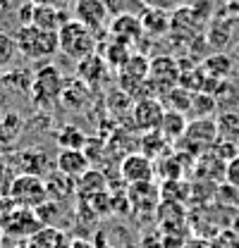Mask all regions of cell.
<instances>
[{
	"label": "cell",
	"mask_w": 239,
	"mask_h": 248,
	"mask_svg": "<svg viewBox=\"0 0 239 248\" xmlns=\"http://www.w3.org/2000/svg\"><path fill=\"white\" fill-rule=\"evenodd\" d=\"M108 33L113 38H118L122 43H137L141 36H144V27H141V19L139 15H120L113 17L110 24H108Z\"/></svg>",
	"instance_id": "14"
},
{
	"label": "cell",
	"mask_w": 239,
	"mask_h": 248,
	"mask_svg": "<svg viewBox=\"0 0 239 248\" xmlns=\"http://www.w3.org/2000/svg\"><path fill=\"white\" fill-rule=\"evenodd\" d=\"M129 55H132V53H129V46L110 36L108 48L103 50V55H101V58L105 60V64H108V67H115V69H120V67L127 62V58H129Z\"/></svg>",
	"instance_id": "22"
},
{
	"label": "cell",
	"mask_w": 239,
	"mask_h": 248,
	"mask_svg": "<svg viewBox=\"0 0 239 248\" xmlns=\"http://www.w3.org/2000/svg\"><path fill=\"white\" fill-rule=\"evenodd\" d=\"M2 241H5V232H2V224H0V246H2Z\"/></svg>",
	"instance_id": "36"
},
{
	"label": "cell",
	"mask_w": 239,
	"mask_h": 248,
	"mask_svg": "<svg viewBox=\"0 0 239 248\" xmlns=\"http://www.w3.org/2000/svg\"><path fill=\"white\" fill-rule=\"evenodd\" d=\"M31 5H43V7H62L65 0H29Z\"/></svg>",
	"instance_id": "33"
},
{
	"label": "cell",
	"mask_w": 239,
	"mask_h": 248,
	"mask_svg": "<svg viewBox=\"0 0 239 248\" xmlns=\"http://www.w3.org/2000/svg\"><path fill=\"white\" fill-rule=\"evenodd\" d=\"M182 141L187 143L189 151H194V155H204L218 143L215 120H210V117H194V120H189Z\"/></svg>",
	"instance_id": "8"
},
{
	"label": "cell",
	"mask_w": 239,
	"mask_h": 248,
	"mask_svg": "<svg viewBox=\"0 0 239 248\" xmlns=\"http://www.w3.org/2000/svg\"><path fill=\"white\" fill-rule=\"evenodd\" d=\"M215 98L210 93H194V100H191V112L194 117H208L215 112Z\"/></svg>",
	"instance_id": "27"
},
{
	"label": "cell",
	"mask_w": 239,
	"mask_h": 248,
	"mask_svg": "<svg viewBox=\"0 0 239 248\" xmlns=\"http://www.w3.org/2000/svg\"><path fill=\"white\" fill-rule=\"evenodd\" d=\"M149 64L151 60L144 55H129L127 62L118 69V84L120 91H124L127 95H139L146 89L149 81Z\"/></svg>",
	"instance_id": "6"
},
{
	"label": "cell",
	"mask_w": 239,
	"mask_h": 248,
	"mask_svg": "<svg viewBox=\"0 0 239 248\" xmlns=\"http://www.w3.org/2000/svg\"><path fill=\"white\" fill-rule=\"evenodd\" d=\"M163 115H165V105H163L158 98H141V100L134 103V108H132L134 126L141 129V131H146V134L160 129Z\"/></svg>",
	"instance_id": "11"
},
{
	"label": "cell",
	"mask_w": 239,
	"mask_h": 248,
	"mask_svg": "<svg viewBox=\"0 0 239 248\" xmlns=\"http://www.w3.org/2000/svg\"><path fill=\"white\" fill-rule=\"evenodd\" d=\"M17 43H15V36L7 33V31L0 29V69H7L15 58H17Z\"/></svg>",
	"instance_id": "25"
},
{
	"label": "cell",
	"mask_w": 239,
	"mask_h": 248,
	"mask_svg": "<svg viewBox=\"0 0 239 248\" xmlns=\"http://www.w3.org/2000/svg\"><path fill=\"white\" fill-rule=\"evenodd\" d=\"M204 72H210L215 79H222V77L230 72V60H227L225 55H215V58H210V60L204 64Z\"/></svg>",
	"instance_id": "29"
},
{
	"label": "cell",
	"mask_w": 239,
	"mask_h": 248,
	"mask_svg": "<svg viewBox=\"0 0 239 248\" xmlns=\"http://www.w3.org/2000/svg\"><path fill=\"white\" fill-rule=\"evenodd\" d=\"M55 170L72 179H79L84 172L91 170V160L84 153V148H60L58 157H55Z\"/></svg>",
	"instance_id": "13"
},
{
	"label": "cell",
	"mask_w": 239,
	"mask_h": 248,
	"mask_svg": "<svg viewBox=\"0 0 239 248\" xmlns=\"http://www.w3.org/2000/svg\"><path fill=\"white\" fill-rule=\"evenodd\" d=\"M0 89H2V86H0ZM0 93H2V91H0Z\"/></svg>",
	"instance_id": "37"
},
{
	"label": "cell",
	"mask_w": 239,
	"mask_h": 248,
	"mask_svg": "<svg viewBox=\"0 0 239 248\" xmlns=\"http://www.w3.org/2000/svg\"><path fill=\"white\" fill-rule=\"evenodd\" d=\"M144 7H153V10H165V12H172L177 10L182 0H141Z\"/></svg>",
	"instance_id": "31"
},
{
	"label": "cell",
	"mask_w": 239,
	"mask_h": 248,
	"mask_svg": "<svg viewBox=\"0 0 239 248\" xmlns=\"http://www.w3.org/2000/svg\"><path fill=\"white\" fill-rule=\"evenodd\" d=\"M165 143H168V139H165L160 131H149V134H144V139H141V153L153 160L155 155L165 153V151H163Z\"/></svg>",
	"instance_id": "26"
},
{
	"label": "cell",
	"mask_w": 239,
	"mask_h": 248,
	"mask_svg": "<svg viewBox=\"0 0 239 248\" xmlns=\"http://www.w3.org/2000/svg\"><path fill=\"white\" fill-rule=\"evenodd\" d=\"M58 46H60V53L74 62H82L84 58H89V55H93L98 50L96 33L91 29H86L84 24H79L77 19H69L58 31Z\"/></svg>",
	"instance_id": "2"
},
{
	"label": "cell",
	"mask_w": 239,
	"mask_h": 248,
	"mask_svg": "<svg viewBox=\"0 0 239 248\" xmlns=\"http://www.w3.org/2000/svg\"><path fill=\"white\" fill-rule=\"evenodd\" d=\"M105 72H108V64L98 53H93L89 58H84L82 62H77V74H79V79L84 84H96L98 79L105 77Z\"/></svg>",
	"instance_id": "16"
},
{
	"label": "cell",
	"mask_w": 239,
	"mask_h": 248,
	"mask_svg": "<svg viewBox=\"0 0 239 248\" xmlns=\"http://www.w3.org/2000/svg\"><path fill=\"white\" fill-rule=\"evenodd\" d=\"M187 115H182V112H175V110H165V115H163V122H160V134L168 139V141H179L182 136H184V131H187Z\"/></svg>",
	"instance_id": "18"
},
{
	"label": "cell",
	"mask_w": 239,
	"mask_h": 248,
	"mask_svg": "<svg viewBox=\"0 0 239 248\" xmlns=\"http://www.w3.org/2000/svg\"><path fill=\"white\" fill-rule=\"evenodd\" d=\"M0 248H2V246H0Z\"/></svg>",
	"instance_id": "38"
},
{
	"label": "cell",
	"mask_w": 239,
	"mask_h": 248,
	"mask_svg": "<svg viewBox=\"0 0 239 248\" xmlns=\"http://www.w3.org/2000/svg\"><path fill=\"white\" fill-rule=\"evenodd\" d=\"M218 126V141L239 143V112H220L215 117Z\"/></svg>",
	"instance_id": "20"
},
{
	"label": "cell",
	"mask_w": 239,
	"mask_h": 248,
	"mask_svg": "<svg viewBox=\"0 0 239 248\" xmlns=\"http://www.w3.org/2000/svg\"><path fill=\"white\" fill-rule=\"evenodd\" d=\"M77 188H79V193H82L84 198L96 196V193H103V191H105V177H103V172H98V170L84 172V174L77 179Z\"/></svg>",
	"instance_id": "21"
},
{
	"label": "cell",
	"mask_w": 239,
	"mask_h": 248,
	"mask_svg": "<svg viewBox=\"0 0 239 248\" xmlns=\"http://www.w3.org/2000/svg\"><path fill=\"white\" fill-rule=\"evenodd\" d=\"M15 43L17 53L31 62H46L55 53H60L58 31H46L31 24H22L15 31Z\"/></svg>",
	"instance_id": "1"
},
{
	"label": "cell",
	"mask_w": 239,
	"mask_h": 248,
	"mask_svg": "<svg viewBox=\"0 0 239 248\" xmlns=\"http://www.w3.org/2000/svg\"><path fill=\"white\" fill-rule=\"evenodd\" d=\"M62 89H65V81L60 77V69L53 67V64H43L34 79H31V100L38 103V105H53L62 95Z\"/></svg>",
	"instance_id": "5"
},
{
	"label": "cell",
	"mask_w": 239,
	"mask_h": 248,
	"mask_svg": "<svg viewBox=\"0 0 239 248\" xmlns=\"http://www.w3.org/2000/svg\"><path fill=\"white\" fill-rule=\"evenodd\" d=\"M120 172H122V179H124L127 184H141V182H151V177H153V172H155V165H153V160L146 157V155L129 153L122 160Z\"/></svg>",
	"instance_id": "12"
},
{
	"label": "cell",
	"mask_w": 239,
	"mask_h": 248,
	"mask_svg": "<svg viewBox=\"0 0 239 248\" xmlns=\"http://www.w3.org/2000/svg\"><path fill=\"white\" fill-rule=\"evenodd\" d=\"M179 77H182V72H179V64L175 62V58H170V55H158V58H153L149 64V81H146V89H155L158 93H165L170 91V89H175L179 84Z\"/></svg>",
	"instance_id": "9"
},
{
	"label": "cell",
	"mask_w": 239,
	"mask_h": 248,
	"mask_svg": "<svg viewBox=\"0 0 239 248\" xmlns=\"http://www.w3.org/2000/svg\"><path fill=\"white\" fill-rule=\"evenodd\" d=\"M208 248H239V234L232 229H222L208 241Z\"/></svg>",
	"instance_id": "28"
},
{
	"label": "cell",
	"mask_w": 239,
	"mask_h": 248,
	"mask_svg": "<svg viewBox=\"0 0 239 248\" xmlns=\"http://www.w3.org/2000/svg\"><path fill=\"white\" fill-rule=\"evenodd\" d=\"M10 205H12V201L7 198V193H0V215H2V213H5Z\"/></svg>",
	"instance_id": "34"
},
{
	"label": "cell",
	"mask_w": 239,
	"mask_h": 248,
	"mask_svg": "<svg viewBox=\"0 0 239 248\" xmlns=\"http://www.w3.org/2000/svg\"><path fill=\"white\" fill-rule=\"evenodd\" d=\"M225 179H227V184L232 186V188H239V153L227 162V167H225Z\"/></svg>",
	"instance_id": "30"
},
{
	"label": "cell",
	"mask_w": 239,
	"mask_h": 248,
	"mask_svg": "<svg viewBox=\"0 0 239 248\" xmlns=\"http://www.w3.org/2000/svg\"><path fill=\"white\" fill-rule=\"evenodd\" d=\"M168 95V110H175V112H182V115H189L191 112V100H194V93L184 86H175L165 93Z\"/></svg>",
	"instance_id": "23"
},
{
	"label": "cell",
	"mask_w": 239,
	"mask_h": 248,
	"mask_svg": "<svg viewBox=\"0 0 239 248\" xmlns=\"http://www.w3.org/2000/svg\"><path fill=\"white\" fill-rule=\"evenodd\" d=\"M0 224H2L5 236L17 239V241H27V239H31L34 234H38L43 229L36 210L34 208H22V205H10L0 215Z\"/></svg>",
	"instance_id": "4"
},
{
	"label": "cell",
	"mask_w": 239,
	"mask_h": 248,
	"mask_svg": "<svg viewBox=\"0 0 239 248\" xmlns=\"http://www.w3.org/2000/svg\"><path fill=\"white\" fill-rule=\"evenodd\" d=\"M69 239L55 227H43L38 234L29 239V248H69Z\"/></svg>",
	"instance_id": "17"
},
{
	"label": "cell",
	"mask_w": 239,
	"mask_h": 248,
	"mask_svg": "<svg viewBox=\"0 0 239 248\" xmlns=\"http://www.w3.org/2000/svg\"><path fill=\"white\" fill-rule=\"evenodd\" d=\"M46 188H48V198L51 201H65L74 188H77V179L62 174V172H53L48 179H46Z\"/></svg>",
	"instance_id": "19"
},
{
	"label": "cell",
	"mask_w": 239,
	"mask_h": 248,
	"mask_svg": "<svg viewBox=\"0 0 239 248\" xmlns=\"http://www.w3.org/2000/svg\"><path fill=\"white\" fill-rule=\"evenodd\" d=\"M72 17L93 33L108 29V24H110V12L103 0H74Z\"/></svg>",
	"instance_id": "10"
},
{
	"label": "cell",
	"mask_w": 239,
	"mask_h": 248,
	"mask_svg": "<svg viewBox=\"0 0 239 248\" xmlns=\"http://www.w3.org/2000/svg\"><path fill=\"white\" fill-rule=\"evenodd\" d=\"M19 19H22V24H31L38 29L60 31L72 19V15H67L62 7H43V5L27 2L24 7H19Z\"/></svg>",
	"instance_id": "7"
},
{
	"label": "cell",
	"mask_w": 239,
	"mask_h": 248,
	"mask_svg": "<svg viewBox=\"0 0 239 248\" xmlns=\"http://www.w3.org/2000/svg\"><path fill=\"white\" fill-rule=\"evenodd\" d=\"M7 198L12 201V205H22V208H38L41 203L48 201V188L46 182L38 174H17L10 186H7Z\"/></svg>",
	"instance_id": "3"
},
{
	"label": "cell",
	"mask_w": 239,
	"mask_h": 248,
	"mask_svg": "<svg viewBox=\"0 0 239 248\" xmlns=\"http://www.w3.org/2000/svg\"><path fill=\"white\" fill-rule=\"evenodd\" d=\"M182 248H208V241H204V239H189V241H184Z\"/></svg>",
	"instance_id": "32"
},
{
	"label": "cell",
	"mask_w": 239,
	"mask_h": 248,
	"mask_svg": "<svg viewBox=\"0 0 239 248\" xmlns=\"http://www.w3.org/2000/svg\"><path fill=\"white\" fill-rule=\"evenodd\" d=\"M139 19H141L144 33H149V36H163V33H168V29L172 27V24H170V12H165V10L144 7V10L139 12Z\"/></svg>",
	"instance_id": "15"
},
{
	"label": "cell",
	"mask_w": 239,
	"mask_h": 248,
	"mask_svg": "<svg viewBox=\"0 0 239 248\" xmlns=\"http://www.w3.org/2000/svg\"><path fill=\"white\" fill-rule=\"evenodd\" d=\"M69 248H96V246L89 244V241H84V239H74V241L69 244Z\"/></svg>",
	"instance_id": "35"
},
{
	"label": "cell",
	"mask_w": 239,
	"mask_h": 248,
	"mask_svg": "<svg viewBox=\"0 0 239 248\" xmlns=\"http://www.w3.org/2000/svg\"><path fill=\"white\" fill-rule=\"evenodd\" d=\"M108 12H110V19L120 17V15H139L144 10V2L141 0H103Z\"/></svg>",
	"instance_id": "24"
}]
</instances>
